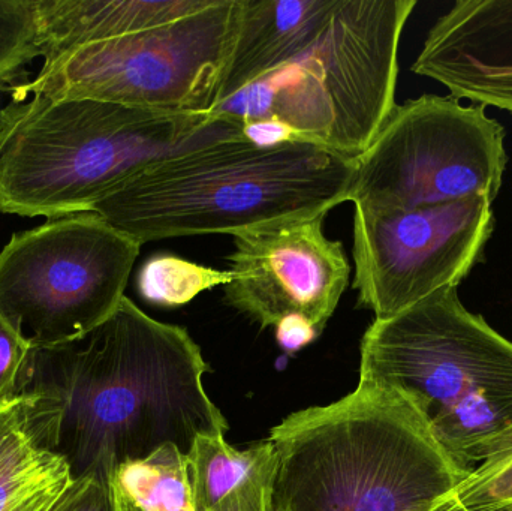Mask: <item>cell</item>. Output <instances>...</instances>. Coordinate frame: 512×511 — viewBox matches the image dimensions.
<instances>
[{
    "mask_svg": "<svg viewBox=\"0 0 512 511\" xmlns=\"http://www.w3.org/2000/svg\"><path fill=\"white\" fill-rule=\"evenodd\" d=\"M325 216L279 219L233 236L225 300L261 329L273 327L288 353L324 332L349 284L348 257L325 236Z\"/></svg>",
    "mask_w": 512,
    "mask_h": 511,
    "instance_id": "obj_11",
    "label": "cell"
},
{
    "mask_svg": "<svg viewBox=\"0 0 512 511\" xmlns=\"http://www.w3.org/2000/svg\"><path fill=\"white\" fill-rule=\"evenodd\" d=\"M277 464L239 491L225 498L213 511H274L273 485Z\"/></svg>",
    "mask_w": 512,
    "mask_h": 511,
    "instance_id": "obj_23",
    "label": "cell"
},
{
    "mask_svg": "<svg viewBox=\"0 0 512 511\" xmlns=\"http://www.w3.org/2000/svg\"><path fill=\"white\" fill-rule=\"evenodd\" d=\"M108 488L113 511H195L188 458L174 444L120 465Z\"/></svg>",
    "mask_w": 512,
    "mask_h": 511,
    "instance_id": "obj_16",
    "label": "cell"
},
{
    "mask_svg": "<svg viewBox=\"0 0 512 511\" xmlns=\"http://www.w3.org/2000/svg\"><path fill=\"white\" fill-rule=\"evenodd\" d=\"M433 511H471L466 509L462 503H460L459 498L456 497V494L448 497L447 500L442 501L438 507H436Z\"/></svg>",
    "mask_w": 512,
    "mask_h": 511,
    "instance_id": "obj_24",
    "label": "cell"
},
{
    "mask_svg": "<svg viewBox=\"0 0 512 511\" xmlns=\"http://www.w3.org/2000/svg\"><path fill=\"white\" fill-rule=\"evenodd\" d=\"M493 201L450 203L354 216V288L376 320L393 317L444 288L459 287L493 234Z\"/></svg>",
    "mask_w": 512,
    "mask_h": 511,
    "instance_id": "obj_10",
    "label": "cell"
},
{
    "mask_svg": "<svg viewBox=\"0 0 512 511\" xmlns=\"http://www.w3.org/2000/svg\"><path fill=\"white\" fill-rule=\"evenodd\" d=\"M48 511H113L110 488L93 477L72 480Z\"/></svg>",
    "mask_w": 512,
    "mask_h": 511,
    "instance_id": "obj_22",
    "label": "cell"
},
{
    "mask_svg": "<svg viewBox=\"0 0 512 511\" xmlns=\"http://www.w3.org/2000/svg\"><path fill=\"white\" fill-rule=\"evenodd\" d=\"M417 0H337L315 41L213 108L357 161L396 108L399 45Z\"/></svg>",
    "mask_w": 512,
    "mask_h": 511,
    "instance_id": "obj_6",
    "label": "cell"
},
{
    "mask_svg": "<svg viewBox=\"0 0 512 511\" xmlns=\"http://www.w3.org/2000/svg\"><path fill=\"white\" fill-rule=\"evenodd\" d=\"M412 72L460 101L512 113V0H457L433 24Z\"/></svg>",
    "mask_w": 512,
    "mask_h": 511,
    "instance_id": "obj_12",
    "label": "cell"
},
{
    "mask_svg": "<svg viewBox=\"0 0 512 511\" xmlns=\"http://www.w3.org/2000/svg\"><path fill=\"white\" fill-rule=\"evenodd\" d=\"M360 380L412 402L462 473L512 450V342L460 302L456 287L376 320Z\"/></svg>",
    "mask_w": 512,
    "mask_h": 511,
    "instance_id": "obj_5",
    "label": "cell"
},
{
    "mask_svg": "<svg viewBox=\"0 0 512 511\" xmlns=\"http://www.w3.org/2000/svg\"><path fill=\"white\" fill-rule=\"evenodd\" d=\"M274 511H433L462 473L408 398L370 381L270 431Z\"/></svg>",
    "mask_w": 512,
    "mask_h": 511,
    "instance_id": "obj_3",
    "label": "cell"
},
{
    "mask_svg": "<svg viewBox=\"0 0 512 511\" xmlns=\"http://www.w3.org/2000/svg\"><path fill=\"white\" fill-rule=\"evenodd\" d=\"M508 156L505 129L483 105L423 95L396 105L355 161L349 201L394 212L484 195L495 201Z\"/></svg>",
    "mask_w": 512,
    "mask_h": 511,
    "instance_id": "obj_9",
    "label": "cell"
},
{
    "mask_svg": "<svg viewBox=\"0 0 512 511\" xmlns=\"http://www.w3.org/2000/svg\"><path fill=\"white\" fill-rule=\"evenodd\" d=\"M39 57L36 0H0V87Z\"/></svg>",
    "mask_w": 512,
    "mask_h": 511,
    "instance_id": "obj_19",
    "label": "cell"
},
{
    "mask_svg": "<svg viewBox=\"0 0 512 511\" xmlns=\"http://www.w3.org/2000/svg\"><path fill=\"white\" fill-rule=\"evenodd\" d=\"M30 345L0 318V407L17 398L18 381Z\"/></svg>",
    "mask_w": 512,
    "mask_h": 511,
    "instance_id": "obj_21",
    "label": "cell"
},
{
    "mask_svg": "<svg viewBox=\"0 0 512 511\" xmlns=\"http://www.w3.org/2000/svg\"><path fill=\"white\" fill-rule=\"evenodd\" d=\"M336 2L242 0L233 51L215 107L303 53L324 29Z\"/></svg>",
    "mask_w": 512,
    "mask_h": 511,
    "instance_id": "obj_13",
    "label": "cell"
},
{
    "mask_svg": "<svg viewBox=\"0 0 512 511\" xmlns=\"http://www.w3.org/2000/svg\"><path fill=\"white\" fill-rule=\"evenodd\" d=\"M140 249L93 212L14 234L0 251V318L30 347L83 339L119 308Z\"/></svg>",
    "mask_w": 512,
    "mask_h": 511,
    "instance_id": "obj_8",
    "label": "cell"
},
{
    "mask_svg": "<svg viewBox=\"0 0 512 511\" xmlns=\"http://www.w3.org/2000/svg\"><path fill=\"white\" fill-rule=\"evenodd\" d=\"M188 458L195 511H213L225 498L277 464L273 441L234 447L225 435H203L195 440Z\"/></svg>",
    "mask_w": 512,
    "mask_h": 511,
    "instance_id": "obj_15",
    "label": "cell"
},
{
    "mask_svg": "<svg viewBox=\"0 0 512 511\" xmlns=\"http://www.w3.org/2000/svg\"><path fill=\"white\" fill-rule=\"evenodd\" d=\"M230 281V270H216L176 255L159 254L143 264L137 287L147 302L176 308L192 302L203 291L225 287Z\"/></svg>",
    "mask_w": 512,
    "mask_h": 511,
    "instance_id": "obj_17",
    "label": "cell"
},
{
    "mask_svg": "<svg viewBox=\"0 0 512 511\" xmlns=\"http://www.w3.org/2000/svg\"><path fill=\"white\" fill-rule=\"evenodd\" d=\"M242 0H215L179 20L75 48L12 90L170 113H210L233 51Z\"/></svg>",
    "mask_w": 512,
    "mask_h": 511,
    "instance_id": "obj_7",
    "label": "cell"
},
{
    "mask_svg": "<svg viewBox=\"0 0 512 511\" xmlns=\"http://www.w3.org/2000/svg\"><path fill=\"white\" fill-rule=\"evenodd\" d=\"M355 161L300 141L248 138L180 153L90 206L135 242L234 234L279 219L328 215L349 201Z\"/></svg>",
    "mask_w": 512,
    "mask_h": 511,
    "instance_id": "obj_4",
    "label": "cell"
},
{
    "mask_svg": "<svg viewBox=\"0 0 512 511\" xmlns=\"http://www.w3.org/2000/svg\"><path fill=\"white\" fill-rule=\"evenodd\" d=\"M456 497L471 511H512V450L469 474Z\"/></svg>",
    "mask_w": 512,
    "mask_h": 511,
    "instance_id": "obj_20",
    "label": "cell"
},
{
    "mask_svg": "<svg viewBox=\"0 0 512 511\" xmlns=\"http://www.w3.org/2000/svg\"><path fill=\"white\" fill-rule=\"evenodd\" d=\"M215 0H36L44 65L68 51L179 20Z\"/></svg>",
    "mask_w": 512,
    "mask_h": 511,
    "instance_id": "obj_14",
    "label": "cell"
},
{
    "mask_svg": "<svg viewBox=\"0 0 512 511\" xmlns=\"http://www.w3.org/2000/svg\"><path fill=\"white\" fill-rule=\"evenodd\" d=\"M210 371L185 327L161 323L123 297L95 330L57 347H30L17 398L38 396L48 449L72 480L110 482L120 465L230 429L203 378Z\"/></svg>",
    "mask_w": 512,
    "mask_h": 511,
    "instance_id": "obj_1",
    "label": "cell"
},
{
    "mask_svg": "<svg viewBox=\"0 0 512 511\" xmlns=\"http://www.w3.org/2000/svg\"><path fill=\"white\" fill-rule=\"evenodd\" d=\"M42 447L48 449L36 396H18L0 407V485Z\"/></svg>",
    "mask_w": 512,
    "mask_h": 511,
    "instance_id": "obj_18",
    "label": "cell"
},
{
    "mask_svg": "<svg viewBox=\"0 0 512 511\" xmlns=\"http://www.w3.org/2000/svg\"><path fill=\"white\" fill-rule=\"evenodd\" d=\"M245 125L212 113H170L86 98L33 95L0 110V213L48 219L87 212L147 167Z\"/></svg>",
    "mask_w": 512,
    "mask_h": 511,
    "instance_id": "obj_2",
    "label": "cell"
}]
</instances>
